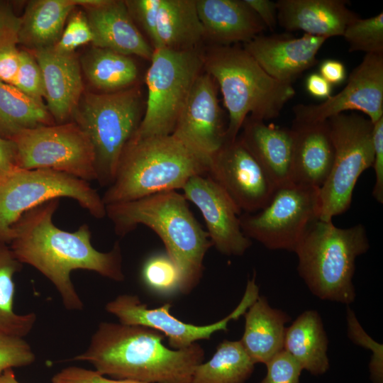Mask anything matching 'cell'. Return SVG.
<instances>
[{"label": "cell", "instance_id": "obj_1", "mask_svg": "<svg viewBox=\"0 0 383 383\" xmlns=\"http://www.w3.org/2000/svg\"><path fill=\"white\" fill-rule=\"evenodd\" d=\"M58 205L59 199H52L24 213L12 228L10 248L21 263L35 267L52 283L67 309L81 311L84 304L71 272L86 270L121 282L125 277L121 250L118 242L109 252L96 250L87 224L74 232L57 228L52 216Z\"/></svg>", "mask_w": 383, "mask_h": 383}, {"label": "cell", "instance_id": "obj_2", "mask_svg": "<svg viewBox=\"0 0 383 383\" xmlns=\"http://www.w3.org/2000/svg\"><path fill=\"white\" fill-rule=\"evenodd\" d=\"M165 338L146 326L101 322L87 349L73 360L88 362L95 371L114 379L190 383L195 367L204 358V349L196 343L170 349L162 343Z\"/></svg>", "mask_w": 383, "mask_h": 383}, {"label": "cell", "instance_id": "obj_3", "mask_svg": "<svg viewBox=\"0 0 383 383\" xmlns=\"http://www.w3.org/2000/svg\"><path fill=\"white\" fill-rule=\"evenodd\" d=\"M106 216L118 235L124 236L138 225H144L160 237L165 252L179 269L181 293L189 294L199 283L204 257L212 244L183 194L172 190L109 204Z\"/></svg>", "mask_w": 383, "mask_h": 383}, {"label": "cell", "instance_id": "obj_4", "mask_svg": "<svg viewBox=\"0 0 383 383\" xmlns=\"http://www.w3.org/2000/svg\"><path fill=\"white\" fill-rule=\"evenodd\" d=\"M209 159L174 134H134L121 155L114 180L104 194L105 206L182 189L196 175H206Z\"/></svg>", "mask_w": 383, "mask_h": 383}, {"label": "cell", "instance_id": "obj_5", "mask_svg": "<svg viewBox=\"0 0 383 383\" xmlns=\"http://www.w3.org/2000/svg\"><path fill=\"white\" fill-rule=\"evenodd\" d=\"M204 71L216 82L228 112L226 141H233L248 116L262 121L279 116L296 94L292 84L270 76L238 44L211 45L204 52Z\"/></svg>", "mask_w": 383, "mask_h": 383}, {"label": "cell", "instance_id": "obj_6", "mask_svg": "<svg viewBox=\"0 0 383 383\" xmlns=\"http://www.w3.org/2000/svg\"><path fill=\"white\" fill-rule=\"evenodd\" d=\"M370 248L364 226L341 228L332 221H314L295 250L298 272L311 292L322 300L354 301L356 258Z\"/></svg>", "mask_w": 383, "mask_h": 383}, {"label": "cell", "instance_id": "obj_7", "mask_svg": "<svg viewBox=\"0 0 383 383\" xmlns=\"http://www.w3.org/2000/svg\"><path fill=\"white\" fill-rule=\"evenodd\" d=\"M142 108L136 85L114 92L83 93L72 118L91 143L101 186L113 182L122 152L141 122Z\"/></svg>", "mask_w": 383, "mask_h": 383}, {"label": "cell", "instance_id": "obj_8", "mask_svg": "<svg viewBox=\"0 0 383 383\" xmlns=\"http://www.w3.org/2000/svg\"><path fill=\"white\" fill-rule=\"evenodd\" d=\"M150 62L145 77V110L134 133L138 137L173 133L189 91L204 71V52L154 49Z\"/></svg>", "mask_w": 383, "mask_h": 383}, {"label": "cell", "instance_id": "obj_9", "mask_svg": "<svg viewBox=\"0 0 383 383\" xmlns=\"http://www.w3.org/2000/svg\"><path fill=\"white\" fill-rule=\"evenodd\" d=\"M334 159L331 172L319 189V219L332 221L350 206L356 182L372 167L374 123L357 113H342L328 121Z\"/></svg>", "mask_w": 383, "mask_h": 383}, {"label": "cell", "instance_id": "obj_10", "mask_svg": "<svg viewBox=\"0 0 383 383\" xmlns=\"http://www.w3.org/2000/svg\"><path fill=\"white\" fill-rule=\"evenodd\" d=\"M76 200L92 216H106L101 196L88 182L50 170L18 169L0 182V241L10 243L13 226L28 211L52 199Z\"/></svg>", "mask_w": 383, "mask_h": 383}, {"label": "cell", "instance_id": "obj_11", "mask_svg": "<svg viewBox=\"0 0 383 383\" xmlns=\"http://www.w3.org/2000/svg\"><path fill=\"white\" fill-rule=\"evenodd\" d=\"M318 193V188L296 183L277 188L264 208L239 216L243 233L270 250L295 252L319 219Z\"/></svg>", "mask_w": 383, "mask_h": 383}, {"label": "cell", "instance_id": "obj_12", "mask_svg": "<svg viewBox=\"0 0 383 383\" xmlns=\"http://www.w3.org/2000/svg\"><path fill=\"white\" fill-rule=\"evenodd\" d=\"M11 140L20 169H50L87 182L97 179L91 143L74 122L26 129Z\"/></svg>", "mask_w": 383, "mask_h": 383}, {"label": "cell", "instance_id": "obj_13", "mask_svg": "<svg viewBox=\"0 0 383 383\" xmlns=\"http://www.w3.org/2000/svg\"><path fill=\"white\" fill-rule=\"evenodd\" d=\"M255 274L248 279L243 296L236 308L223 319L205 326L183 322L170 313L171 304H165L148 309L136 295L121 294L106 305L107 312L116 316L126 325L143 326L155 329L168 338L170 346L175 350L187 348L197 340L210 339L219 331H227L228 323L244 315L259 296Z\"/></svg>", "mask_w": 383, "mask_h": 383}, {"label": "cell", "instance_id": "obj_14", "mask_svg": "<svg viewBox=\"0 0 383 383\" xmlns=\"http://www.w3.org/2000/svg\"><path fill=\"white\" fill-rule=\"evenodd\" d=\"M346 111H361L372 123L383 117V54H365L337 94L318 104L295 105L292 125L324 122Z\"/></svg>", "mask_w": 383, "mask_h": 383}, {"label": "cell", "instance_id": "obj_15", "mask_svg": "<svg viewBox=\"0 0 383 383\" xmlns=\"http://www.w3.org/2000/svg\"><path fill=\"white\" fill-rule=\"evenodd\" d=\"M129 13L154 49H199L204 32L196 0L125 1Z\"/></svg>", "mask_w": 383, "mask_h": 383}, {"label": "cell", "instance_id": "obj_16", "mask_svg": "<svg viewBox=\"0 0 383 383\" xmlns=\"http://www.w3.org/2000/svg\"><path fill=\"white\" fill-rule=\"evenodd\" d=\"M241 213H255L270 201L276 187L238 136L209 159L207 174Z\"/></svg>", "mask_w": 383, "mask_h": 383}, {"label": "cell", "instance_id": "obj_17", "mask_svg": "<svg viewBox=\"0 0 383 383\" xmlns=\"http://www.w3.org/2000/svg\"><path fill=\"white\" fill-rule=\"evenodd\" d=\"M182 189L201 211L212 246L228 256L243 255L252 240L242 231L241 211L226 193L208 175L191 177Z\"/></svg>", "mask_w": 383, "mask_h": 383}, {"label": "cell", "instance_id": "obj_18", "mask_svg": "<svg viewBox=\"0 0 383 383\" xmlns=\"http://www.w3.org/2000/svg\"><path fill=\"white\" fill-rule=\"evenodd\" d=\"M218 85L204 71L195 80L172 133L192 150L210 159L226 141Z\"/></svg>", "mask_w": 383, "mask_h": 383}, {"label": "cell", "instance_id": "obj_19", "mask_svg": "<svg viewBox=\"0 0 383 383\" xmlns=\"http://www.w3.org/2000/svg\"><path fill=\"white\" fill-rule=\"evenodd\" d=\"M327 38L304 34H260L243 44V48L274 79L292 83L306 70L315 66L316 55Z\"/></svg>", "mask_w": 383, "mask_h": 383}, {"label": "cell", "instance_id": "obj_20", "mask_svg": "<svg viewBox=\"0 0 383 383\" xmlns=\"http://www.w3.org/2000/svg\"><path fill=\"white\" fill-rule=\"evenodd\" d=\"M83 8L93 34L92 46L150 61L154 50L134 22L125 1L91 0Z\"/></svg>", "mask_w": 383, "mask_h": 383}, {"label": "cell", "instance_id": "obj_21", "mask_svg": "<svg viewBox=\"0 0 383 383\" xmlns=\"http://www.w3.org/2000/svg\"><path fill=\"white\" fill-rule=\"evenodd\" d=\"M43 78L47 109L55 121L66 123L84 93L82 69L75 52H64L54 47L30 51Z\"/></svg>", "mask_w": 383, "mask_h": 383}, {"label": "cell", "instance_id": "obj_22", "mask_svg": "<svg viewBox=\"0 0 383 383\" xmlns=\"http://www.w3.org/2000/svg\"><path fill=\"white\" fill-rule=\"evenodd\" d=\"M238 135L276 188L293 183V131L248 116Z\"/></svg>", "mask_w": 383, "mask_h": 383}, {"label": "cell", "instance_id": "obj_23", "mask_svg": "<svg viewBox=\"0 0 383 383\" xmlns=\"http://www.w3.org/2000/svg\"><path fill=\"white\" fill-rule=\"evenodd\" d=\"M345 0H278L277 23L287 31L328 39L342 36L346 27L360 16Z\"/></svg>", "mask_w": 383, "mask_h": 383}, {"label": "cell", "instance_id": "obj_24", "mask_svg": "<svg viewBox=\"0 0 383 383\" xmlns=\"http://www.w3.org/2000/svg\"><path fill=\"white\" fill-rule=\"evenodd\" d=\"M204 32L212 45H231L250 41L266 29L243 0H196Z\"/></svg>", "mask_w": 383, "mask_h": 383}, {"label": "cell", "instance_id": "obj_25", "mask_svg": "<svg viewBox=\"0 0 383 383\" xmlns=\"http://www.w3.org/2000/svg\"><path fill=\"white\" fill-rule=\"evenodd\" d=\"M293 183L320 189L331 172L334 148L327 121L292 125Z\"/></svg>", "mask_w": 383, "mask_h": 383}, {"label": "cell", "instance_id": "obj_26", "mask_svg": "<svg viewBox=\"0 0 383 383\" xmlns=\"http://www.w3.org/2000/svg\"><path fill=\"white\" fill-rule=\"evenodd\" d=\"M245 329L240 340L252 362L266 364L284 350L285 325L291 319L284 311L272 308L262 296L244 313Z\"/></svg>", "mask_w": 383, "mask_h": 383}, {"label": "cell", "instance_id": "obj_27", "mask_svg": "<svg viewBox=\"0 0 383 383\" xmlns=\"http://www.w3.org/2000/svg\"><path fill=\"white\" fill-rule=\"evenodd\" d=\"M91 0L30 1L21 17L18 43L31 51L55 46L65 24L77 6L83 7Z\"/></svg>", "mask_w": 383, "mask_h": 383}, {"label": "cell", "instance_id": "obj_28", "mask_svg": "<svg viewBox=\"0 0 383 383\" xmlns=\"http://www.w3.org/2000/svg\"><path fill=\"white\" fill-rule=\"evenodd\" d=\"M328 344L321 318L316 311H304L286 328L284 350L313 375L323 374L329 370Z\"/></svg>", "mask_w": 383, "mask_h": 383}, {"label": "cell", "instance_id": "obj_29", "mask_svg": "<svg viewBox=\"0 0 383 383\" xmlns=\"http://www.w3.org/2000/svg\"><path fill=\"white\" fill-rule=\"evenodd\" d=\"M79 62L87 80L102 93L130 88L138 77L132 57L109 49L92 46Z\"/></svg>", "mask_w": 383, "mask_h": 383}, {"label": "cell", "instance_id": "obj_30", "mask_svg": "<svg viewBox=\"0 0 383 383\" xmlns=\"http://www.w3.org/2000/svg\"><path fill=\"white\" fill-rule=\"evenodd\" d=\"M255 365L240 340H225L209 361L195 367L190 383H245Z\"/></svg>", "mask_w": 383, "mask_h": 383}, {"label": "cell", "instance_id": "obj_31", "mask_svg": "<svg viewBox=\"0 0 383 383\" xmlns=\"http://www.w3.org/2000/svg\"><path fill=\"white\" fill-rule=\"evenodd\" d=\"M50 114L40 104L11 84L0 82V135L11 139L21 131L52 125Z\"/></svg>", "mask_w": 383, "mask_h": 383}, {"label": "cell", "instance_id": "obj_32", "mask_svg": "<svg viewBox=\"0 0 383 383\" xmlns=\"http://www.w3.org/2000/svg\"><path fill=\"white\" fill-rule=\"evenodd\" d=\"M6 244L0 241V333L23 338L32 330L37 317L34 313L21 315L14 311L13 275L22 263Z\"/></svg>", "mask_w": 383, "mask_h": 383}, {"label": "cell", "instance_id": "obj_33", "mask_svg": "<svg viewBox=\"0 0 383 383\" xmlns=\"http://www.w3.org/2000/svg\"><path fill=\"white\" fill-rule=\"evenodd\" d=\"M349 45V52L383 54V13L355 20L342 35Z\"/></svg>", "mask_w": 383, "mask_h": 383}, {"label": "cell", "instance_id": "obj_34", "mask_svg": "<svg viewBox=\"0 0 383 383\" xmlns=\"http://www.w3.org/2000/svg\"><path fill=\"white\" fill-rule=\"evenodd\" d=\"M141 277L144 284L157 294L179 292L181 277L179 269L166 252L150 256L143 265Z\"/></svg>", "mask_w": 383, "mask_h": 383}, {"label": "cell", "instance_id": "obj_35", "mask_svg": "<svg viewBox=\"0 0 383 383\" xmlns=\"http://www.w3.org/2000/svg\"><path fill=\"white\" fill-rule=\"evenodd\" d=\"M348 336L355 344L372 352L369 371L372 383H383V345L374 340L362 328L355 314L347 305Z\"/></svg>", "mask_w": 383, "mask_h": 383}, {"label": "cell", "instance_id": "obj_36", "mask_svg": "<svg viewBox=\"0 0 383 383\" xmlns=\"http://www.w3.org/2000/svg\"><path fill=\"white\" fill-rule=\"evenodd\" d=\"M21 91L44 104L45 88L40 66L31 52L20 50V65L13 84Z\"/></svg>", "mask_w": 383, "mask_h": 383}, {"label": "cell", "instance_id": "obj_37", "mask_svg": "<svg viewBox=\"0 0 383 383\" xmlns=\"http://www.w3.org/2000/svg\"><path fill=\"white\" fill-rule=\"evenodd\" d=\"M35 355L23 338L0 333V375L7 370L31 365Z\"/></svg>", "mask_w": 383, "mask_h": 383}, {"label": "cell", "instance_id": "obj_38", "mask_svg": "<svg viewBox=\"0 0 383 383\" xmlns=\"http://www.w3.org/2000/svg\"><path fill=\"white\" fill-rule=\"evenodd\" d=\"M68 18L60 40L53 47L61 52H74L78 47L92 43L93 34L84 11H75Z\"/></svg>", "mask_w": 383, "mask_h": 383}, {"label": "cell", "instance_id": "obj_39", "mask_svg": "<svg viewBox=\"0 0 383 383\" xmlns=\"http://www.w3.org/2000/svg\"><path fill=\"white\" fill-rule=\"evenodd\" d=\"M265 365L267 373L260 383H300L303 369L284 350L272 357Z\"/></svg>", "mask_w": 383, "mask_h": 383}, {"label": "cell", "instance_id": "obj_40", "mask_svg": "<svg viewBox=\"0 0 383 383\" xmlns=\"http://www.w3.org/2000/svg\"><path fill=\"white\" fill-rule=\"evenodd\" d=\"M52 383H145L129 379H114L105 377L95 370L77 366L63 368L53 375Z\"/></svg>", "mask_w": 383, "mask_h": 383}, {"label": "cell", "instance_id": "obj_41", "mask_svg": "<svg viewBox=\"0 0 383 383\" xmlns=\"http://www.w3.org/2000/svg\"><path fill=\"white\" fill-rule=\"evenodd\" d=\"M374 159L372 167L375 182L372 189L373 197L380 204L383 203V117L374 123L373 127Z\"/></svg>", "mask_w": 383, "mask_h": 383}, {"label": "cell", "instance_id": "obj_42", "mask_svg": "<svg viewBox=\"0 0 383 383\" xmlns=\"http://www.w3.org/2000/svg\"><path fill=\"white\" fill-rule=\"evenodd\" d=\"M21 17L17 16L11 6L0 1V48L18 43Z\"/></svg>", "mask_w": 383, "mask_h": 383}, {"label": "cell", "instance_id": "obj_43", "mask_svg": "<svg viewBox=\"0 0 383 383\" xmlns=\"http://www.w3.org/2000/svg\"><path fill=\"white\" fill-rule=\"evenodd\" d=\"M16 44H11L0 48V82L13 85L19 65L20 50Z\"/></svg>", "mask_w": 383, "mask_h": 383}, {"label": "cell", "instance_id": "obj_44", "mask_svg": "<svg viewBox=\"0 0 383 383\" xmlns=\"http://www.w3.org/2000/svg\"><path fill=\"white\" fill-rule=\"evenodd\" d=\"M18 169L14 142L0 135V182Z\"/></svg>", "mask_w": 383, "mask_h": 383}, {"label": "cell", "instance_id": "obj_45", "mask_svg": "<svg viewBox=\"0 0 383 383\" xmlns=\"http://www.w3.org/2000/svg\"><path fill=\"white\" fill-rule=\"evenodd\" d=\"M255 12L265 28L274 31L277 26L276 2L270 0H243Z\"/></svg>", "mask_w": 383, "mask_h": 383}, {"label": "cell", "instance_id": "obj_46", "mask_svg": "<svg viewBox=\"0 0 383 383\" xmlns=\"http://www.w3.org/2000/svg\"><path fill=\"white\" fill-rule=\"evenodd\" d=\"M319 74L331 85H338L346 78V70L339 60L327 59L319 66Z\"/></svg>", "mask_w": 383, "mask_h": 383}, {"label": "cell", "instance_id": "obj_47", "mask_svg": "<svg viewBox=\"0 0 383 383\" xmlns=\"http://www.w3.org/2000/svg\"><path fill=\"white\" fill-rule=\"evenodd\" d=\"M306 88L311 96L323 99L331 96L332 85L329 84L319 73H312L306 80Z\"/></svg>", "mask_w": 383, "mask_h": 383}, {"label": "cell", "instance_id": "obj_48", "mask_svg": "<svg viewBox=\"0 0 383 383\" xmlns=\"http://www.w3.org/2000/svg\"><path fill=\"white\" fill-rule=\"evenodd\" d=\"M0 383H20L17 380L12 369L4 372L0 375Z\"/></svg>", "mask_w": 383, "mask_h": 383}]
</instances>
